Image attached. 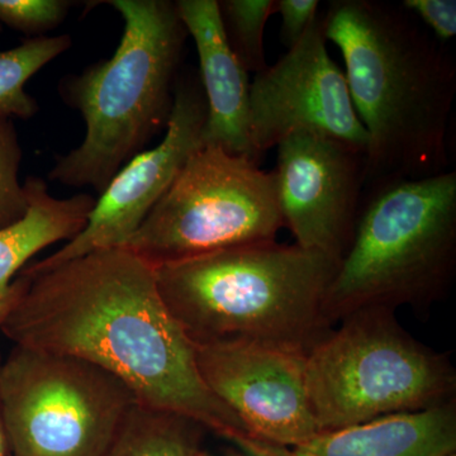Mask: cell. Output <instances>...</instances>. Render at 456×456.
<instances>
[{
    "label": "cell",
    "mask_w": 456,
    "mask_h": 456,
    "mask_svg": "<svg viewBox=\"0 0 456 456\" xmlns=\"http://www.w3.org/2000/svg\"><path fill=\"white\" fill-rule=\"evenodd\" d=\"M194 347L204 383L255 436L287 450L320 434L305 391V355L245 344Z\"/></svg>",
    "instance_id": "obj_12"
},
{
    "label": "cell",
    "mask_w": 456,
    "mask_h": 456,
    "mask_svg": "<svg viewBox=\"0 0 456 456\" xmlns=\"http://www.w3.org/2000/svg\"><path fill=\"white\" fill-rule=\"evenodd\" d=\"M207 103L200 77L176 82L174 106L163 140L134 156L97 198L83 232L46 259L27 266L45 270L93 251L122 248L139 230L191 155L202 147Z\"/></svg>",
    "instance_id": "obj_11"
},
{
    "label": "cell",
    "mask_w": 456,
    "mask_h": 456,
    "mask_svg": "<svg viewBox=\"0 0 456 456\" xmlns=\"http://www.w3.org/2000/svg\"><path fill=\"white\" fill-rule=\"evenodd\" d=\"M318 0H275V13L281 17V41L292 49L317 20Z\"/></svg>",
    "instance_id": "obj_22"
},
{
    "label": "cell",
    "mask_w": 456,
    "mask_h": 456,
    "mask_svg": "<svg viewBox=\"0 0 456 456\" xmlns=\"http://www.w3.org/2000/svg\"><path fill=\"white\" fill-rule=\"evenodd\" d=\"M70 36L25 38L18 46L0 53V118L29 119L40 106L26 92L27 82L56 57L70 49Z\"/></svg>",
    "instance_id": "obj_17"
},
{
    "label": "cell",
    "mask_w": 456,
    "mask_h": 456,
    "mask_svg": "<svg viewBox=\"0 0 456 456\" xmlns=\"http://www.w3.org/2000/svg\"><path fill=\"white\" fill-rule=\"evenodd\" d=\"M456 454L455 399L395 413L340 430L320 432L287 456H446Z\"/></svg>",
    "instance_id": "obj_14"
},
{
    "label": "cell",
    "mask_w": 456,
    "mask_h": 456,
    "mask_svg": "<svg viewBox=\"0 0 456 456\" xmlns=\"http://www.w3.org/2000/svg\"><path fill=\"white\" fill-rule=\"evenodd\" d=\"M180 20L196 44L207 103L202 146L254 159L250 141V82L230 47L217 0H178Z\"/></svg>",
    "instance_id": "obj_13"
},
{
    "label": "cell",
    "mask_w": 456,
    "mask_h": 456,
    "mask_svg": "<svg viewBox=\"0 0 456 456\" xmlns=\"http://www.w3.org/2000/svg\"><path fill=\"white\" fill-rule=\"evenodd\" d=\"M338 261L298 245L263 242L155 268L171 316L194 346L245 344L307 355Z\"/></svg>",
    "instance_id": "obj_3"
},
{
    "label": "cell",
    "mask_w": 456,
    "mask_h": 456,
    "mask_svg": "<svg viewBox=\"0 0 456 456\" xmlns=\"http://www.w3.org/2000/svg\"><path fill=\"white\" fill-rule=\"evenodd\" d=\"M402 7L422 20L436 36V40L449 41L455 37V0H404Z\"/></svg>",
    "instance_id": "obj_21"
},
{
    "label": "cell",
    "mask_w": 456,
    "mask_h": 456,
    "mask_svg": "<svg viewBox=\"0 0 456 456\" xmlns=\"http://www.w3.org/2000/svg\"><path fill=\"white\" fill-rule=\"evenodd\" d=\"M106 3L121 14V41L110 59L60 82V97L82 114L86 130L83 142L57 158L49 173L53 182L90 187L98 196L128 161L167 131L188 36L175 2Z\"/></svg>",
    "instance_id": "obj_4"
},
{
    "label": "cell",
    "mask_w": 456,
    "mask_h": 456,
    "mask_svg": "<svg viewBox=\"0 0 456 456\" xmlns=\"http://www.w3.org/2000/svg\"><path fill=\"white\" fill-rule=\"evenodd\" d=\"M365 194L323 301L331 325L367 308L430 305L454 279L455 171L382 183Z\"/></svg>",
    "instance_id": "obj_5"
},
{
    "label": "cell",
    "mask_w": 456,
    "mask_h": 456,
    "mask_svg": "<svg viewBox=\"0 0 456 456\" xmlns=\"http://www.w3.org/2000/svg\"><path fill=\"white\" fill-rule=\"evenodd\" d=\"M206 432L187 417L136 403L101 456H197Z\"/></svg>",
    "instance_id": "obj_15"
},
{
    "label": "cell",
    "mask_w": 456,
    "mask_h": 456,
    "mask_svg": "<svg viewBox=\"0 0 456 456\" xmlns=\"http://www.w3.org/2000/svg\"><path fill=\"white\" fill-rule=\"evenodd\" d=\"M446 456H456V454H450V455H446Z\"/></svg>",
    "instance_id": "obj_26"
},
{
    "label": "cell",
    "mask_w": 456,
    "mask_h": 456,
    "mask_svg": "<svg viewBox=\"0 0 456 456\" xmlns=\"http://www.w3.org/2000/svg\"><path fill=\"white\" fill-rule=\"evenodd\" d=\"M197 456H217L215 454H212V452H206V450H200V452H198Z\"/></svg>",
    "instance_id": "obj_24"
},
{
    "label": "cell",
    "mask_w": 456,
    "mask_h": 456,
    "mask_svg": "<svg viewBox=\"0 0 456 456\" xmlns=\"http://www.w3.org/2000/svg\"><path fill=\"white\" fill-rule=\"evenodd\" d=\"M2 28H3V26H2V25H0V32H2Z\"/></svg>",
    "instance_id": "obj_25"
},
{
    "label": "cell",
    "mask_w": 456,
    "mask_h": 456,
    "mask_svg": "<svg viewBox=\"0 0 456 456\" xmlns=\"http://www.w3.org/2000/svg\"><path fill=\"white\" fill-rule=\"evenodd\" d=\"M2 334L14 346L77 356L122 380L139 403L187 417L250 456H284L204 383L196 347L161 298L155 268L125 248L23 268Z\"/></svg>",
    "instance_id": "obj_1"
},
{
    "label": "cell",
    "mask_w": 456,
    "mask_h": 456,
    "mask_svg": "<svg viewBox=\"0 0 456 456\" xmlns=\"http://www.w3.org/2000/svg\"><path fill=\"white\" fill-rule=\"evenodd\" d=\"M71 5L68 0H0V25L42 37L64 22Z\"/></svg>",
    "instance_id": "obj_20"
},
{
    "label": "cell",
    "mask_w": 456,
    "mask_h": 456,
    "mask_svg": "<svg viewBox=\"0 0 456 456\" xmlns=\"http://www.w3.org/2000/svg\"><path fill=\"white\" fill-rule=\"evenodd\" d=\"M136 403L122 380L77 356L14 346L0 364L11 456H101Z\"/></svg>",
    "instance_id": "obj_8"
},
{
    "label": "cell",
    "mask_w": 456,
    "mask_h": 456,
    "mask_svg": "<svg viewBox=\"0 0 456 456\" xmlns=\"http://www.w3.org/2000/svg\"><path fill=\"white\" fill-rule=\"evenodd\" d=\"M284 227L274 171L202 146L122 248L152 268L227 248L277 241Z\"/></svg>",
    "instance_id": "obj_7"
},
{
    "label": "cell",
    "mask_w": 456,
    "mask_h": 456,
    "mask_svg": "<svg viewBox=\"0 0 456 456\" xmlns=\"http://www.w3.org/2000/svg\"><path fill=\"white\" fill-rule=\"evenodd\" d=\"M23 150L13 119L0 118V230L25 217L28 202L20 184Z\"/></svg>",
    "instance_id": "obj_19"
},
{
    "label": "cell",
    "mask_w": 456,
    "mask_h": 456,
    "mask_svg": "<svg viewBox=\"0 0 456 456\" xmlns=\"http://www.w3.org/2000/svg\"><path fill=\"white\" fill-rule=\"evenodd\" d=\"M222 25L231 49L248 73L268 68L264 53V31L275 13V0H221Z\"/></svg>",
    "instance_id": "obj_18"
},
{
    "label": "cell",
    "mask_w": 456,
    "mask_h": 456,
    "mask_svg": "<svg viewBox=\"0 0 456 456\" xmlns=\"http://www.w3.org/2000/svg\"><path fill=\"white\" fill-rule=\"evenodd\" d=\"M66 235L68 228L60 212L38 200L29 202L25 217L0 230V332L16 296L14 279L36 254L64 241Z\"/></svg>",
    "instance_id": "obj_16"
},
{
    "label": "cell",
    "mask_w": 456,
    "mask_h": 456,
    "mask_svg": "<svg viewBox=\"0 0 456 456\" xmlns=\"http://www.w3.org/2000/svg\"><path fill=\"white\" fill-rule=\"evenodd\" d=\"M365 156L338 141L296 132L277 145L279 211L305 250L340 263L364 191Z\"/></svg>",
    "instance_id": "obj_10"
},
{
    "label": "cell",
    "mask_w": 456,
    "mask_h": 456,
    "mask_svg": "<svg viewBox=\"0 0 456 456\" xmlns=\"http://www.w3.org/2000/svg\"><path fill=\"white\" fill-rule=\"evenodd\" d=\"M322 20L367 132L364 191L448 171L456 69L440 41L402 5L377 0H334Z\"/></svg>",
    "instance_id": "obj_2"
},
{
    "label": "cell",
    "mask_w": 456,
    "mask_h": 456,
    "mask_svg": "<svg viewBox=\"0 0 456 456\" xmlns=\"http://www.w3.org/2000/svg\"><path fill=\"white\" fill-rule=\"evenodd\" d=\"M7 435H5L4 426H3L2 416H0V456H9Z\"/></svg>",
    "instance_id": "obj_23"
},
{
    "label": "cell",
    "mask_w": 456,
    "mask_h": 456,
    "mask_svg": "<svg viewBox=\"0 0 456 456\" xmlns=\"http://www.w3.org/2000/svg\"><path fill=\"white\" fill-rule=\"evenodd\" d=\"M296 132L367 152V132L346 77L327 51L320 16L292 49L250 84V141L257 159Z\"/></svg>",
    "instance_id": "obj_9"
},
{
    "label": "cell",
    "mask_w": 456,
    "mask_h": 456,
    "mask_svg": "<svg viewBox=\"0 0 456 456\" xmlns=\"http://www.w3.org/2000/svg\"><path fill=\"white\" fill-rule=\"evenodd\" d=\"M305 391L318 431H335L454 399L452 362L416 340L387 308L341 320L305 355Z\"/></svg>",
    "instance_id": "obj_6"
}]
</instances>
